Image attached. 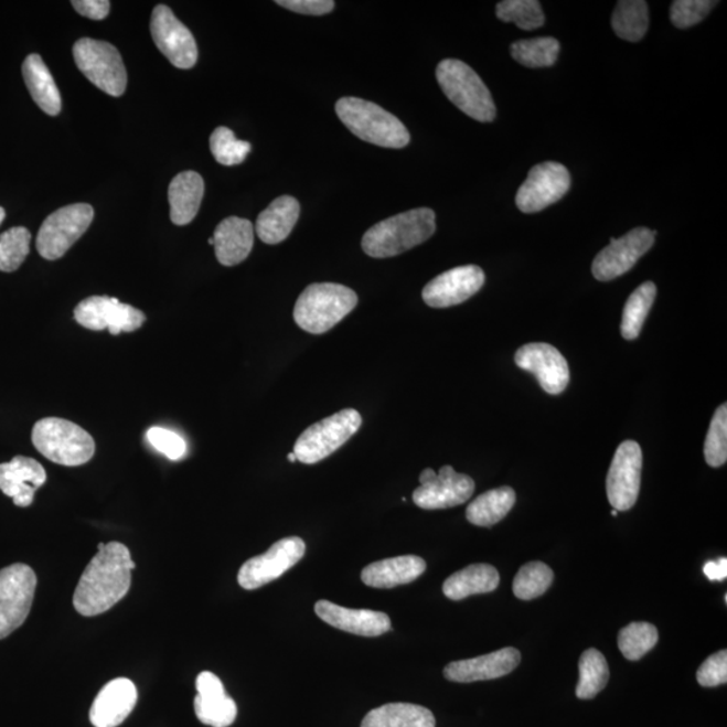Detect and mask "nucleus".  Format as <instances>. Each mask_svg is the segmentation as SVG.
Here are the masks:
<instances>
[{"label":"nucleus","mask_w":727,"mask_h":727,"mask_svg":"<svg viewBox=\"0 0 727 727\" xmlns=\"http://www.w3.org/2000/svg\"><path fill=\"white\" fill-rule=\"evenodd\" d=\"M515 363L518 368L533 374L549 395L564 393L570 382V370L564 354L545 342L522 346L515 354Z\"/></svg>","instance_id":"nucleus-18"},{"label":"nucleus","mask_w":727,"mask_h":727,"mask_svg":"<svg viewBox=\"0 0 727 727\" xmlns=\"http://www.w3.org/2000/svg\"><path fill=\"white\" fill-rule=\"evenodd\" d=\"M437 81L448 99L463 114L488 124L496 118V106L484 82L460 60H443L437 68Z\"/></svg>","instance_id":"nucleus-6"},{"label":"nucleus","mask_w":727,"mask_h":727,"mask_svg":"<svg viewBox=\"0 0 727 727\" xmlns=\"http://www.w3.org/2000/svg\"><path fill=\"white\" fill-rule=\"evenodd\" d=\"M717 4L710 0H676L671 6V22L680 29L692 28L704 21Z\"/></svg>","instance_id":"nucleus-43"},{"label":"nucleus","mask_w":727,"mask_h":727,"mask_svg":"<svg viewBox=\"0 0 727 727\" xmlns=\"http://www.w3.org/2000/svg\"><path fill=\"white\" fill-rule=\"evenodd\" d=\"M287 458H289L290 462H296L297 461V456L295 453H290L289 456H287Z\"/></svg>","instance_id":"nucleus-50"},{"label":"nucleus","mask_w":727,"mask_h":727,"mask_svg":"<svg viewBox=\"0 0 727 727\" xmlns=\"http://www.w3.org/2000/svg\"><path fill=\"white\" fill-rule=\"evenodd\" d=\"M340 120L365 142L386 149H403L409 143L405 125L375 103L359 97H342L335 104Z\"/></svg>","instance_id":"nucleus-3"},{"label":"nucleus","mask_w":727,"mask_h":727,"mask_svg":"<svg viewBox=\"0 0 727 727\" xmlns=\"http://www.w3.org/2000/svg\"><path fill=\"white\" fill-rule=\"evenodd\" d=\"M500 21L515 23L522 30H535L545 24V12L536 0H504L496 6Z\"/></svg>","instance_id":"nucleus-39"},{"label":"nucleus","mask_w":727,"mask_h":727,"mask_svg":"<svg viewBox=\"0 0 727 727\" xmlns=\"http://www.w3.org/2000/svg\"><path fill=\"white\" fill-rule=\"evenodd\" d=\"M205 183L195 171H182L169 186L170 218L175 225L191 224L203 203Z\"/></svg>","instance_id":"nucleus-27"},{"label":"nucleus","mask_w":727,"mask_h":727,"mask_svg":"<svg viewBox=\"0 0 727 727\" xmlns=\"http://www.w3.org/2000/svg\"><path fill=\"white\" fill-rule=\"evenodd\" d=\"M130 549L118 542L100 543L99 552L85 568L73 596V605L85 617L99 616L127 596L136 568Z\"/></svg>","instance_id":"nucleus-1"},{"label":"nucleus","mask_w":727,"mask_h":727,"mask_svg":"<svg viewBox=\"0 0 727 727\" xmlns=\"http://www.w3.org/2000/svg\"><path fill=\"white\" fill-rule=\"evenodd\" d=\"M617 515H619V511L613 510V511H612V516L616 517Z\"/></svg>","instance_id":"nucleus-51"},{"label":"nucleus","mask_w":727,"mask_h":727,"mask_svg":"<svg viewBox=\"0 0 727 727\" xmlns=\"http://www.w3.org/2000/svg\"><path fill=\"white\" fill-rule=\"evenodd\" d=\"M521 652L509 646L484 656L450 663L446 665L443 675L446 680L457 683L499 680L511 674L521 664Z\"/></svg>","instance_id":"nucleus-20"},{"label":"nucleus","mask_w":727,"mask_h":727,"mask_svg":"<svg viewBox=\"0 0 727 727\" xmlns=\"http://www.w3.org/2000/svg\"><path fill=\"white\" fill-rule=\"evenodd\" d=\"M609 677V665L602 653L595 648L585 651L579 659V682L576 692L578 698H595L607 687Z\"/></svg>","instance_id":"nucleus-34"},{"label":"nucleus","mask_w":727,"mask_h":727,"mask_svg":"<svg viewBox=\"0 0 727 727\" xmlns=\"http://www.w3.org/2000/svg\"><path fill=\"white\" fill-rule=\"evenodd\" d=\"M6 212L2 206H0V225L4 222Z\"/></svg>","instance_id":"nucleus-49"},{"label":"nucleus","mask_w":727,"mask_h":727,"mask_svg":"<svg viewBox=\"0 0 727 727\" xmlns=\"http://www.w3.org/2000/svg\"><path fill=\"white\" fill-rule=\"evenodd\" d=\"M45 482V469L34 458L18 456L0 466V491L22 509L32 505L36 489Z\"/></svg>","instance_id":"nucleus-23"},{"label":"nucleus","mask_w":727,"mask_h":727,"mask_svg":"<svg viewBox=\"0 0 727 727\" xmlns=\"http://www.w3.org/2000/svg\"><path fill=\"white\" fill-rule=\"evenodd\" d=\"M35 588L32 567L15 564L0 570V640L10 637L26 621Z\"/></svg>","instance_id":"nucleus-10"},{"label":"nucleus","mask_w":727,"mask_h":727,"mask_svg":"<svg viewBox=\"0 0 727 727\" xmlns=\"http://www.w3.org/2000/svg\"><path fill=\"white\" fill-rule=\"evenodd\" d=\"M436 228V213L418 207L375 224L365 232L362 247L371 258H393L429 240Z\"/></svg>","instance_id":"nucleus-2"},{"label":"nucleus","mask_w":727,"mask_h":727,"mask_svg":"<svg viewBox=\"0 0 727 727\" xmlns=\"http://www.w3.org/2000/svg\"><path fill=\"white\" fill-rule=\"evenodd\" d=\"M95 211L89 204L61 207L41 225L36 249L42 258L57 260L68 253L94 222Z\"/></svg>","instance_id":"nucleus-9"},{"label":"nucleus","mask_w":727,"mask_h":727,"mask_svg":"<svg viewBox=\"0 0 727 727\" xmlns=\"http://www.w3.org/2000/svg\"><path fill=\"white\" fill-rule=\"evenodd\" d=\"M696 681L702 687L723 686L727 682V652L726 650L708 656L696 672Z\"/></svg>","instance_id":"nucleus-45"},{"label":"nucleus","mask_w":727,"mask_h":727,"mask_svg":"<svg viewBox=\"0 0 727 727\" xmlns=\"http://www.w3.org/2000/svg\"><path fill=\"white\" fill-rule=\"evenodd\" d=\"M75 320L85 329L109 330L113 335L136 332L146 321V316L118 298L94 296L84 299L75 309Z\"/></svg>","instance_id":"nucleus-13"},{"label":"nucleus","mask_w":727,"mask_h":727,"mask_svg":"<svg viewBox=\"0 0 727 727\" xmlns=\"http://www.w3.org/2000/svg\"><path fill=\"white\" fill-rule=\"evenodd\" d=\"M138 701L136 684L118 677L106 684L90 707L89 718L95 727H116L130 716Z\"/></svg>","instance_id":"nucleus-24"},{"label":"nucleus","mask_w":727,"mask_h":727,"mask_svg":"<svg viewBox=\"0 0 727 727\" xmlns=\"http://www.w3.org/2000/svg\"><path fill=\"white\" fill-rule=\"evenodd\" d=\"M362 727H436V717L429 708L398 702L371 710Z\"/></svg>","instance_id":"nucleus-31"},{"label":"nucleus","mask_w":727,"mask_h":727,"mask_svg":"<svg viewBox=\"0 0 727 727\" xmlns=\"http://www.w3.org/2000/svg\"><path fill=\"white\" fill-rule=\"evenodd\" d=\"M299 215H301V205L298 200L291 195H282L260 213L256 220V235L270 246L282 243L295 229Z\"/></svg>","instance_id":"nucleus-28"},{"label":"nucleus","mask_w":727,"mask_h":727,"mask_svg":"<svg viewBox=\"0 0 727 727\" xmlns=\"http://www.w3.org/2000/svg\"><path fill=\"white\" fill-rule=\"evenodd\" d=\"M485 284V274L479 266H461L434 278L425 286L421 298L430 308L445 309L468 301Z\"/></svg>","instance_id":"nucleus-19"},{"label":"nucleus","mask_w":727,"mask_h":727,"mask_svg":"<svg viewBox=\"0 0 727 727\" xmlns=\"http://www.w3.org/2000/svg\"><path fill=\"white\" fill-rule=\"evenodd\" d=\"M359 297L350 287L338 284H314L298 297L295 321L310 334L329 332L357 307Z\"/></svg>","instance_id":"nucleus-4"},{"label":"nucleus","mask_w":727,"mask_h":727,"mask_svg":"<svg viewBox=\"0 0 727 727\" xmlns=\"http://www.w3.org/2000/svg\"><path fill=\"white\" fill-rule=\"evenodd\" d=\"M560 44L553 36L513 42L511 54L518 64L528 68H548L557 63Z\"/></svg>","instance_id":"nucleus-36"},{"label":"nucleus","mask_w":727,"mask_h":727,"mask_svg":"<svg viewBox=\"0 0 727 727\" xmlns=\"http://www.w3.org/2000/svg\"><path fill=\"white\" fill-rule=\"evenodd\" d=\"M650 24V11L643 0H621L612 17L614 33L621 40L638 42L644 39Z\"/></svg>","instance_id":"nucleus-33"},{"label":"nucleus","mask_w":727,"mask_h":727,"mask_svg":"<svg viewBox=\"0 0 727 727\" xmlns=\"http://www.w3.org/2000/svg\"><path fill=\"white\" fill-rule=\"evenodd\" d=\"M705 458L708 466L719 468L727 461V406L717 408L705 441Z\"/></svg>","instance_id":"nucleus-42"},{"label":"nucleus","mask_w":727,"mask_h":727,"mask_svg":"<svg viewBox=\"0 0 727 727\" xmlns=\"http://www.w3.org/2000/svg\"><path fill=\"white\" fill-rule=\"evenodd\" d=\"M255 229L249 220L228 217L217 225L213 234L216 258L225 267L246 260L254 248Z\"/></svg>","instance_id":"nucleus-25"},{"label":"nucleus","mask_w":727,"mask_h":727,"mask_svg":"<svg viewBox=\"0 0 727 727\" xmlns=\"http://www.w3.org/2000/svg\"><path fill=\"white\" fill-rule=\"evenodd\" d=\"M277 4L307 15H325L335 6L333 0H278Z\"/></svg>","instance_id":"nucleus-46"},{"label":"nucleus","mask_w":727,"mask_h":727,"mask_svg":"<svg viewBox=\"0 0 727 727\" xmlns=\"http://www.w3.org/2000/svg\"><path fill=\"white\" fill-rule=\"evenodd\" d=\"M197 696L194 712L201 724L212 727H228L235 723L237 706L225 693L224 684L213 672L204 671L195 681Z\"/></svg>","instance_id":"nucleus-21"},{"label":"nucleus","mask_w":727,"mask_h":727,"mask_svg":"<svg viewBox=\"0 0 727 727\" xmlns=\"http://www.w3.org/2000/svg\"><path fill=\"white\" fill-rule=\"evenodd\" d=\"M151 34L156 45L179 70H191L197 63L199 49L194 36L168 6H157L151 17Z\"/></svg>","instance_id":"nucleus-14"},{"label":"nucleus","mask_w":727,"mask_h":727,"mask_svg":"<svg viewBox=\"0 0 727 727\" xmlns=\"http://www.w3.org/2000/svg\"><path fill=\"white\" fill-rule=\"evenodd\" d=\"M77 68L106 94L119 97L127 88V71L118 49L108 42L82 39L73 46Z\"/></svg>","instance_id":"nucleus-8"},{"label":"nucleus","mask_w":727,"mask_h":727,"mask_svg":"<svg viewBox=\"0 0 727 727\" xmlns=\"http://www.w3.org/2000/svg\"><path fill=\"white\" fill-rule=\"evenodd\" d=\"M656 286L653 282H645L638 287L628 298L626 303L624 313H622L621 334L626 340H634L639 338L641 329L653 302L656 298Z\"/></svg>","instance_id":"nucleus-35"},{"label":"nucleus","mask_w":727,"mask_h":727,"mask_svg":"<svg viewBox=\"0 0 727 727\" xmlns=\"http://www.w3.org/2000/svg\"><path fill=\"white\" fill-rule=\"evenodd\" d=\"M207 243H210V244H211V246H213V237H211V239H210V240H207Z\"/></svg>","instance_id":"nucleus-52"},{"label":"nucleus","mask_w":727,"mask_h":727,"mask_svg":"<svg viewBox=\"0 0 727 727\" xmlns=\"http://www.w3.org/2000/svg\"><path fill=\"white\" fill-rule=\"evenodd\" d=\"M571 177L564 164L545 162L530 171L516 194V205L523 213H537L565 197Z\"/></svg>","instance_id":"nucleus-15"},{"label":"nucleus","mask_w":727,"mask_h":727,"mask_svg":"<svg viewBox=\"0 0 727 727\" xmlns=\"http://www.w3.org/2000/svg\"><path fill=\"white\" fill-rule=\"evenodd\" d=\"M146 438L152 448L171 461H180L186 455V442L174 431L163 429V427H151L146 434Z\"/></svg>","instance_id":"nucleus-44"},{"label":"nucleus","mask_w":727,"mask_h":727,"mask_svg":"<svg viewBox=\"0 0 727 727\" xmlns=\"http://www.w3.org/2000/svg\"><path fill=\"white\" fill-rule=\"evenodd\" d=\"M705 576L710 580H723L727 577V559L719 558L717 560L707 562L704 566Z\"/></svg>","instance_id":"nucleus-48"},{"label":"nucleus","mask_w":727,"mask_h":727,"mask_svg":"<svg viewBox=\"0 0 727 727\" xmlns=\"http://www.w3.org/2000/svg\"><path fill=\"white\" fill-rule=\"evenodd\" d=\"M420 487L413 500L421 510H446L467 503L473 496L474 481L467 474L457 473L453 467H442L439 473L425 469L419 475Z\"/></svg>","instance_id":"nucleus-11"},{"label":"nucleus","mask_w":727,"mask_h":727,"mask_svg":"<svg viewBox=\"0 0 727 727\" xmlns=\"http://www.w3.org/2000/svg\"><path fill=\"white\" fill-rule=\"evenodd\" d=\"M32 234L23 227L6 231L0 235V271L14 272L26 260Z\"/></svg>","instance_id":"nucleus-41"},{"label":"nucleus","mask_w":727,"mask_h":727,"mask_svg":"<svg viewBox=\"0 0 727 727\" xmlns=\"http://www.w3.org/2000/svg\"><path fill=\"white\" fill-rule=\"evenodd\" d=\"M516 503V493L510 487L492 489L480 494L467 509L469 523L478 527H492L509 515Z\"/></svg>","instance_id":"nucleus-32"},{"label":"nucleus","mask_w":727,"mask_h":727,"mask_svg":"<svg viewBox=\"0 0 727 727\" xmlns=\"http://www.w3.org/2000/svg\"><path fill=\"white\" fill-rule=\"evenodd\" d=\"M304 553L307 545L301 537H284L274 543L267 553L248 559L237 574V582L246 590L259 589L295 567Z\"/></svg>","instance_id":"nucleus-12"},{"label":"nucleus","mask_w":727,"mask_h":727,"mask_svg":"<svg viewBox=\"0 0 727 727\" xmlns=\"http://www.w3.org/2000/svg\"><path fill=\"white\" fill-rule=\"evenodd\" d=\"M24 84L36 106L47 115L61 111V95L56 82L39 54H30L22 66Z\"/></svg>","instance_id":"nucleus-30"},{"label":"nucleus","mask_w":727,"mask_h":727,"mask_svg":"<svg viewBox=\"0 0 727 727\" xmlns=\"http://www.w3.org/2000/svg\"><path fill=\"white\" fill-rule=\"evenodd\" d=\"M314 610L330 627L357 637L377 638L391 631L389 617L375 610L350 609L325 600L317 602Z\"/></svg>","instance_id":"nucleus-22"},{"label":"nucleus","mask_w":727,"mask_h":727,"mask_svg":"<svg viewBox=\"0 0 727 727\" xmlns=\"http://www.w3.org/2000/svg\"><path fill=\"white\" fill-rule=\"evenodd\" d=\"M426 570V562L415 555H405L374 562L362 573L366 586L376 589H393L396 586L414 582Z\"/></svg>","instance_id":"nucleus-26"},{"label":"nucleus","mask_w":727,"mask_h":727,"mask_svg":"<svg viewBox=\"0 0 727 727\" xmlns=\"http://www.w3.org/2000/svg\"><path fill=\"white\" fill-rule=\"evenodd\" d=\"M659 641V632L650 622H632L619 633V648L622 655L637 662L653 650Z\"/></svg>","instance_id":"nucleus-38"},{"label":"nucleus","mask_w":727,"mask_h":727,"mask_svg":"<svg viewBox=\"0 0 727 727\" xmlns=\"http://www.w3.org/2000/svg\"><path fill=\"white\" fill-rule=\"evenodd\" d=\"M73 8L89 20L101 21L109 14L111 3L108 0H73Z\"/></svg>","instance_id":"nucleus-47"},{"label":"nucleus","mask_w":727,"mask_h":727,"mask_svg":"<svg viewBox=\"0 0 727 727\" xmlns=\"http://www.w3.org/2000/svg\"><path fill=\"white\" fill-rule=\"evenodd\" d=\"M656 232L637 228L628 232L621 239H610L592 261L591 272L597 280L609 282L632 270L641 256H644L655 243Z\"/></svg>","instance_id":"nucleus-17"},{"label":"nucleus","mask_w":727,"mask_h":727,"mask_svg":"<svg viewBox=\"0 0 727 727\" xmlns=\"http://www.w3.org/2000/svg\"><path fill=\"white\" fill-rule=\"evenodd\" d=\"M554 573L543 562H530L524 565L513 580V595L518 600L531 601L545 595L553 585Z\"/></svg>","instance_id":"nucleus-37"},{"label":"nucleus","mask_w":727,"mask_h":727,"mask_svg":"<svg viewBox=\"0 0 727 727\" xmlns=\"http://www.w3.org/2000/svg\"><path fill=\"white\" fill-rule=\"evenodd\" d=\"M33 445L42 456L63 467H81L95 456L90 434L71 420L45 418L36 421Z\"/></svg>","instance_id":"nucleus-5"},{"label":"nucleus","mask_w":727,"mask_h":727,"mask_svg":"<svg viewBox=\"0 0 727 727\" xmlns=\"http://www.w3.org/2000/svg\"><path fill=\"white\" fill-rule=\"evenodd\" d=\"M211 151L215 160L223 167H236L246 161L250 143L236 138L228 127H218L211 136Z\"/></svg>","instance_id":"nucleus-40"},{"label":"nucleus","mask_w":727,"mask_h":727,"mask_svg":"<svg viewBox=\"0 0 727 727\" xmlns=\"http://www.w3.org/2000/svg\"><path fill=\"white\" fill-rule=\"evenodd\" d=\"M500 576L491 565H470L445 580L443 595L451 601H461L475 595H485L499 588Z\"/></svg>","instance_id":"nucleus-29"},{"label":"nucleus","mask_w":727,"mask_h":727,"mask_svg":"<svg viewBox=\"0 0 727 727\" xmlns=\"http://www.w3.org/2000/svg\"><path fill=\"white\" fill-rule=\"evenodd\" d=\"M641 470H643V451L634 441L619 446L610 466L607 479V493L610 505L616 511H628L637 504Z\"/></svg>","instance_id":"nucleus-16"},{"label":"nucleus","mask_w":727,"mask_h":727,"mask_svg":"<svg viewBox=\"0 0 727 727\" xmlns=\"http://www.w3.org/2000/svg\"><path fill=\"white\" fill-rule=\"evenodd\" d=\"M362 424V415L356 409H341L332 417L308 427L297 439L292 453L297 456V461L313 466V463L325 460L342 445L350 441Z\"/></svg>","instance_id":"nucleus-7"}]
</instances>
